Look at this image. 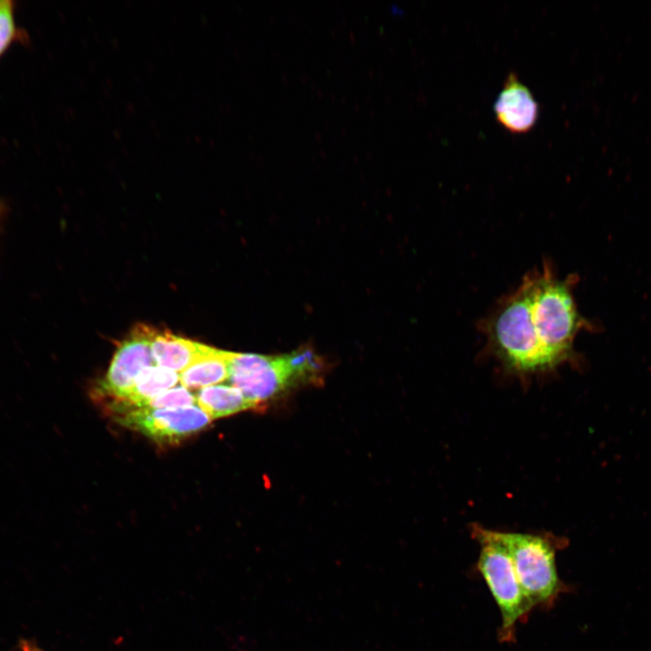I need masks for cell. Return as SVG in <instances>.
Segmentation results:
<instances>
[{
	"mask_svg": "<svg viewBox=\"0 0 651 651\" xmlns=\"http://www.w3.org/2000/svg\"><path fill=\"white\" fill-rule=\"evenodd\" d=\"M580 326L569 283L544 264L502 298L483 331L489 348L505 365L530 373L566 360Z\"/></svg>",
	"mask_w": 651,
	"mask_h": 651,
	"instance_id": "obj_1",
	"label": "cell"
},
{
	"mask_svg": "<svg viewBox=\"0 0 651 651\" xmlns=\"http://www.w3.org/2000/svg\"><path fill=\"white\" fill-rule=\"evenodd\" d=\"M326 362L311 347L281 355L232 353L228 381L258 406L283 392L306 383H317Z\"/></svg>",
	"mask_w": 651,
	"mask_h": 651,
	"instance_id": "obj_2",
	"label": "cell"
},
{
	"mask_svg": "<svg viewBox=\"0 0 651 651\" xmlns=\"http://www.w3.org/2000/svg\"><path fill=\"white\" fill-rule=\"evenodd\" d=\"M473 535L481 545L477 569L497 604L502 626L500 637L513 639L516 623L533 609L527 599L512 559L505 547L493 535L492 531L476 526Z\"/></svg>",
	"mask_w": 651,
	"mask_h": 651,
	"instance_id": "obj_3",
	"label": "cell"
},
{
	"mask_svg": "<svg viewBox=\"0 0 651 651\" xmlns=\"http://www.w3.org/2000/svg\"><path fill=\"white\" fill-rule=\"evenodd\" d=\"M507 550L532 607L550 605L564 590L555 562V548L540 535L492 531Z\"/></svg>",
	"mask_w": 651,
	"mask_h": 651,
	"instance_id": "obj_4",
	"label": "cell"
},
{
	"mask_svg": "<svg viewBox=\"0 0 651 651\" xmlns=\"http://www.w3.org/2000/svg\"><path fill=\"white\" fill-rule=\"evenodd\" d=\"M156 332L144 324L131 329L118 345L107 373L96 384L95 392L99 396L118 399L145 369L156 365L151 347Z\"/></svg>",
	"mask_w": 651,
	"mask_h": 651,
	"instance_id": "obj_5",
	"label": "cell"
},
{
	"mask_svg": "<svg viewBox=\"0 0 651 651\" xmlns=\"http://www.w3.org/2000/svg\"><path fill=\"white\" fill-rule=\"evenodd\" d=\"M120 425L160 444H175L209 424L210 417L191 405L170 409H136L114 415Z\"/></svg>",
	"mask_w": 651,
	"mask_h": 651,
	"instance_id": "obj_6",
	"label": "cell"
},
{
	"mask_svg": "<svg viewBox=\"0 0 651 651\" xmlns=\"http://www.w3.org/2000/svg\"><path fill=\"white\" fill-rule=\"evenodd\" d=\"M497 121L509 132L523 134L531 130L539 116V105L529 88L515 73H509L495 104Z\"/></svg>",
	"mask_w": 651,
	"mask_h": 651,
	"instance_id": "obj_7",
	"label": "cell"
},
{
	"mask_svg": "<svg viewBox=\"0 0 651 651\" xmlns=\"http://www.w3.org/2000/svg\"><path fill=\"white\" fill-rule=\"evenodd\" d=\"M152 354L157 366L181 373L209 353L212 346L157 330L152 341Z\"/></svg>",
	"mask_w": 651,
	"mask_h": 651,
	"instance_id": "obj_8",
	"label": "cell"
},
{
	"mask_svg": "<svg viewBox=\"0 0 651 651\" xmlns=\"http://www.w3.org/2000/svg\"><path fill=\"white\" fill-rule=\"evenodd\" d=\"M178 381L177 373L157 365L150 366L138 375L134 385L126 393L114 399L108 407L114 415L125 412L172 388Z\"/></svg>",
	"mask_w": 651,
	"mask_h": 651,
	"instance_id": "obj_9",
	"label": "cell"
},
{
	"mask_svg": "<svg viewBox=\"0 0 651 651\" xmlns=\"http://www.w3.org/2000/svg\"><path fill=\"white\" fill-rule=\"evenodd\" d=\"M195 398L198 407L211 420L258 407L256 403L246 399L238 388L231 385H212L202 388Z\"/></svg>",
	"mask_w": 651,
	"mask_h": 651,
	"instance_id": "obj_10",
	"label": "cell"
},
{
	"mask_svg": "<svg viewBox=\"0 0 651 651\" xmlns=\"http://www.w3.org/2000/svg\"><path fill=\"white\" fill-rule=\"evenodd\" d=\"M232 352L212 347L208 354L179 373L184 388L199 389L228 380L229 360Z\"/></svg>",
	"mask_w": 651,
	"mask_h": 651,
	"instance_id": "obj_11",
	"label": "cell"
},
{
	"mask_svg": "<svg viewBox=\"0 0 651 651\" xmlns=\"http://www.w3.org/2000/svg\"><path fill=\"white\" fill-rule=\"evenodd\" d=\"M196 403V398L184 386L166 390L150 400L143 401L134 409H170L191 406Z\"/></svg>",
	"mask_w": 651,
	"mask_h": 651,
	"instance_id": "obj_12",
	"label": "cell"
},
{
	"mask_svg": "<svg viewBox=\"0 0 651 651\" xmlns=\"http://www.w3.org/2000/svg\"><path fill=\"white\" fill-rule=\"evenodd\" d=\"M15 35L14 3L10 0H0V56L14 40Z\"/></svg>",
	"mask_w": 651,
	"mask_h": 651,
	"instance_id": "obj_13",
	"label": "cell"
},
{
	"mask_svg": "<svg viewBox=\"0 0 651 651\" xmlns=\"http://www.w3.org/2000/svg\"><path fill=\"white\" fill-rule=\"evenodd\" d=\"M21 646L23 651H41L36 646L27 641H23Z\"/></svg>",
	"mask_w": 651,
	"mask_h": 651,
	"instance_id": "obj_14",
	"label": "cell"
}]
</instances>
